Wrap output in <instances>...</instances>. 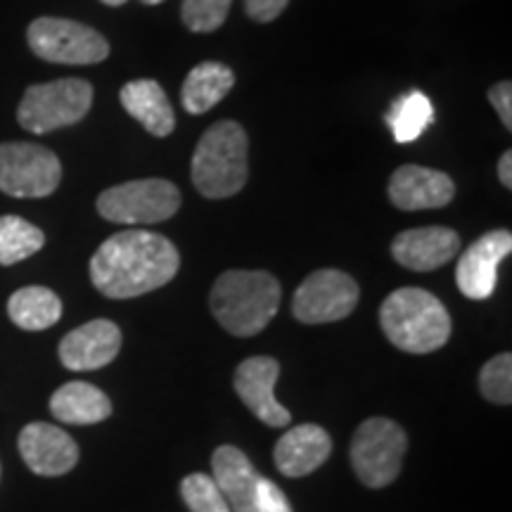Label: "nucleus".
Here are the masks:
<instances>
[{
	"label": "nucleus",
	"mask_w": 512,
	"mask_h": 512,
	"mask_svg": "<svg viewBox=\"0 0 512 512\" xmlns=\"http://www.w3.org/2000/svg\"><path fill=\"white\" fill-rule=\"evenodd\" d=\"M19 453L34 475L60 477L79 463V446L60 427L31 422L19 432Z\"/></svg>",
	"instance_id": "obj_12"
},
{
	"label": "nucleus",
	"mask_w": 512,
	"mask_h": 512,
	"mask_svg": "<svg viewBox=\"0 0 512 512\" xmlns=\"http://www.w3.org/2000/svg\"><path fill=\"white\" fill-rule=\"evenodd\" d=\"M119 100L124 110L157 138H166L174 133L176 114L166 98L164 88L155 79L128 81L119 91Z\"/></svg>",
	"instance_id": "obj_19"
},
{
	"label": "nucleus",
	"mask_w": 512,
	"mask_h": 512,
	"mask_svg": "<svg viewBox=\"0 0 512 512\" xmlns=\"http://www.w3.org/2000/svg\"><path fill=\"white\" fill-rule=\"evenodd\" d=\"M512 252L510 230H491L472 242L456 266L458 290L472 302H484L496 290L498 264Z\"/></svg>",
	"instance_id": "obj_11"
},
{
	"label": "nucleus",
	"mask_w": 512,
	"mask_h": 512,
	"mask_svg": "<svg viewBox=\"0 0 512 512\" xmlns=\"http://www.w3.org/2000/svg\"><path fill=\"white\" fill-rule=\"evenodd\" d=\"M233 0H183L181 17L192 34H211L226 22Z\"/></svg>",
	"instance_id": "obj_26"
},
{
	"label": "nucleus",
	"mask_w": 512,
	"mask_h": 512,
	"mask_svg": "<svg viewBox=\"0 0 512 512\" xmlns=\"http://www.w3.org/2000/svg\"><path fill=\"white\" fill-rule=\"evenodd\" d=\"M31 53L55 64H98L110 57V43L100 31L74 19L38 17L29 24Z\"/></svg>",
	"instance_id": "obj_8"
},
{
	"label": "nucleus",
	"mask_w": 512,
	"mask_h": 512,
	"mask_svg": "<svg viewBox=\"0 0 512 512\" xmlns=\"http://www.w3.org/2000/svg\"><path fill=\"white\" fill-rule=\"evenodd\" d=\"M460 252V235L444 226L403 230L392 242V256L403 268L427 273L448 264Z\"/></svg>",
	"instance_id": "obj_16"
},
{
	"label": "nucleus",
	"mask_w": 512,
	"mask_h": 512,
	"mask_svg": "<svg viewBox=\"0 0 512 512\" xmlns=\"http://www.w3.org/2000/svg\"><path fill=\"white\" fill-rule=\"evenodd\" d=\"M93 86L83 79H60L27 88L19 102L17 121L31 133L57 131L74 126L91 112Z\"/></svg>",
	"instance_id": "obj_5"
},
{
	"label": "nucleus",
	"mask_w": 512,
	"mask_h": 512,
	"mask_svg": "<svg viewBox=\"0 0 512 512\" xmlns=\"http://www.w3.org/2000/svg\"><path fill=\"white\" fill-rule=\"evenodd\" d=\"M145 5H159V3H164V0H143Z\"/></svg>",
	"instance_id": "obj_33"
},
{
	"label": "nucleus",
	"mask_w": 512,
	"mask_h": 512,
	"mask_svg": "<svg viewBox=\"0 0 512 512\" xmlns=\"http://www.w3.org/2000/svg\"><path fill=\"white\" fill-rule=\"evenodd\" d=\"M479 392L491 403L510 406L512 403V356L498 354L479 373Z\"/></svg>",
	"instance_id": "obj_27"
},
{
	"label": "nucleus",
	"mask_w": 512,
	"mask_h": 512,
	"mask_svg": "<svg viewBox=\"0 0 512 512\" xmlns=\"http://www.w3.org/2000/svg\"><path fill=\"white\" fill-rule=\"evenodd\" d=\"M254 503L256 512H292V505L283 494V489L273 479L266 477H259V482H256Z\"/></svg>",
	"instance_id": "obj_28"
},
{
	"label": "nucleus",
	"mask_w": 512,
	"mask_h": 512,
	"mask_svg": "<svg viewBox=\"0 0 512 512\" xmlns=\"http://www.w3.org/2000/svg\"><path fill=\"white\" fill-rule=\"evenodd\" d=\"M53 418L67 425H95L112 415V403L95 384L69 382L62 384L50 399Z\"/></svg>",
	"instance_id": "obj_20"
},
{
	"label": "nucleus",
	"mask_w": 512,
	"mask_h": 512,
	"mask_svg": "<svg viewBox=\"0 0 512 512\" xmlns=\"http://www.w3.org/2000/svg\"><path fill=\"white\" fill-rule=\"evenodd\" d=\"M121 349V330L107 318L91 320L60 342V361L67 370L86 373L110 366Z\"/></svg>",
	"instance_id": "obj_15"
},
{
	"label": "nucleus",
	"mask_w": 512,
	"mask_h": 512,
	"mask_svg": "<svg viewBox=\"0 0 512 512\" xmlns=\"http://www.w3.org/2000/svg\"><path fill=\"white\" fill-rule=\"evenodd\" d=\"M358 292L356 280L337 268H320L313 271L297 287L292 299V313L299 323L323 325L351 316L356 309Z\"/></svg>",
	"instance_id": "obj_10"
},
{
	"label": "nucleus",
	"mask_w": 512,
	"mask_h": 512,
	"mask_svg": "<svg viewBox=\"0 0 512 512\" xmlns=\"http://www.w3.org/2000/svg\"><path fill=\"white\" fill-rule=\"evenodd\" d=\"M498 178L505 188H512V152L505 150L503 157L498 159Z\"/></svg>",
	"instance_id": "obj_31"
},
{
	"label": "nucleus",
	"mask_w": 512,
	"mask_h": 512,
	"mask_svg": "<svg viewBox=\"0 0 512 512\" xmlns=\"http://www.w3.org/2000/svg\"><path fill=\"white\" fill-rule=\"evenodd\" d=\"M249 178V138L238 121L209 126L192 155V183L209 200L238 195Z\"/></svg>",
	"instance_id": "obj_4"
},
{
	"label": "nucleus",
	"mask_w": 512,
	"mask_h": 512,
	"mask_svg": "<svg viewBox=\"0 0 512 512\" xmlns=\"http://www.w3.org/2000/svg\"><path fill=\"white\" fill-rule=\"evenodd\" d=\"M408 437L401 425L389 418H368L351 439L349 458L354 472L370 489H382L399 477Z\"/></svg>",
	"instance_id": "obj_6"
},
{
	"label": "nucleus",
	"mask_w": 512,
	"mask_h": 512,
	"mask_svg": "<svg viewBox=\"0 0 512 512\" xmlns=\"http://www.w3.org/2000/svg\"><path fill=\"white\" fill-rule=\"evenodd\" d=\"M209 306L230 335L254 337L278 313L280 283L266 271H226L211 287Z\"/></svg>",
	"instance_id": "obj_2"
},
{
	"label": "nucleus",
	"mask_w": 512,
	"mask_h": 512,
	"mask_svg": "<svg viewBox=\"0 0 512 512\" xmlns=\"http://www.w3.org/2000/svg\"><path fill=\"white\" fill-rule=\"evenodd\" d=\"M100 3H105V5H112V8H119V5H126L128 0H100Z\"/></svg>",
	"instance_id": "obj_32"
},
{
	"label": "nucleus",
	"mask_w": 512,
	"mask_h": 512,
	"mask_svg": "<svg viewBox=\"0 0 512 512\" xmlns=\"http://www.w3.org/2000/svg\"><path fill=\"white\" fill-rule=\"evenodd\" d=\"M259 472L254 470L240 448L219 446L211 456V479L230 505V512H256V482Z\"/></svg>",
	"instance_id": "obj_18"
},
{
	"label": "nucleus",
	"mask_w": 512,
	"mask_h": 512,
	"mask_svg": "<svg viewBox=\"0 0 512 512\" xmlns=\"http://www.w3.org/2000/svg\"><path fill=\"white\" fill-rule=\"evenodd\" d=\"M489 102L496 107L498 117H501L503 126L512 128V83L510 81H501L496 86L489 88Z\"/></svg>",
	"instance_id": "obj_29"
},
{
	"label": "nucleus",
	"mask_w": 512,
	"mask_h": 512,
	"mask_svg": "<svg viewBox=\"0 0 512 512\" xmlns=\"http://www.w3.org/2000/svg\"><path fill=\"white\" fill-rule=\"evenodd\" d=\"M280 375L278 361L271 356H252L235 370L233 387L245 406L268 427H287L292 415L275 399L273 387Z\"/></svg>",
	"instance_id": "obj_13"
},
{
	"label": "nucleus",
	"mask_w": 512,
	"mask_h": 512,
	"mask_svg": "<svg viewBox=\"0 0 512 512\" xmlns=\"http://www.w3.org/2000/svg\"><path fill=\"white\" fill-rule=\"evenodd\" d=\"M290 0H245L247 17L254 22H273L275 17L283 15Z\"/></svg>",
	"instance_id": "obj_30"
},
{
	"label": "nucleus",
	"mask_w": 512,
	"mask_h": 512,
	"mask_svg": "<svg viewBox=\"0 0 512 512\" xmlns=\"http://www.w3.org/2000/svg\"><path fill=\"white\" fill-rule=\"evenodd\" d=\"M389 131L396 143H413L418 140L434 121L432 100L420 91H408L399 95L384 114Z\"/></svg>",
	"instance_id": "obj_23"
},
{
	"label": "nucleus",
	"mask_w": 512,
	"mask_h": 512,
	"mask_svg": "<svg viewBox=\"0 0 512 512\" xmlns=\"http://www.w3.org/2000/svg\"><path fill=\"white\" fill-rule=\"evenodd\" d=\"M332 453L330 434L320 425H297L280 437L275 444L273 458L280 475L285 477H306L316 472Z\"/></svg>",
	"instance_id": "obj_17"
},
{
	"label": "nucleus",
	"mask_w": 512,
	"mask_h": 512,
	"mask_svg": "<svg viewBox=\"0 0 512 512\" xmlns=\"http://www.w3.org/2000/svg\"><path fill=\"white\" fill-rule=\"evenodd\" d=\"M181 496L190 512H230V505L211 475L192 472L181 482Z\"/></svg>",
	"instance_id": "obj_25"
},
{
	"label": "nucleus",
	"mask_w": 512,
	"mask_h": 512,
	"mask_svg": "<svg viewBox=\"0 0 512 512\" xmlns=\"http://www.w3.org/2000/svg\"><path fill=\"white\" fill-rule=\"evenodd\" d=\"M380 325L389 342L406 354H432L451 337V316L432 292L401 287L380 306Z\"/></svg>",
	"instance_id": "obj_3"
},
{
	"label": "nucleus",
	"mask_w": 512,
	"mask_h": 512,
	"mask_svg": "<svg viewBox=\"0 0 512 512\" xmlns=\"http://www.w3.org/2000/svg\"><path fill=\"white\" fill-rule=\"evenodd\" d=\"M62 164L53 150L36 143L0 145V192L19 200H38L57 190Z\"/></svg>",
	"instance_id": "obj_9"
},
{
	"label": "nucleus",
	"mask_w": 512,
	"mask_h": 512,
	"mask_svg": "<svg viewBox=\"0 0 512 512\" xmlns=\"http://www.w3.org/2000/svg\"><path fill=\"white\" fill-rule=\"evenodd\" d=\"M181 256L174 242L152 230H121L91 259L95 290L110 299H133L155 292L176 278Z\"/></svg>",
	"instance_id": "obj_1"
},
{
	"label": "nucleus",
	"mask_w": 512,
	"mask_h": 512,
	"mask_svg": "<svg viewBox=\"0 0 512 512\" xmlns=\"http://www.w3.org/2000/svg\"><path fill=\"white\" fill-rule=\"evenodd\" d=\"M233 86V69L226 67L223 62H200L197 67L190 69L181 88V102L185 112L192 114V117L209 112L211 107L219 105L233 91Z\"/></svg>",
	"instance_id": "obj_21"
},
{
	"label": "nucleus",
	"mask_w": 512,
	"mask_h": 512,
	"mask_svg": "<svg viewBox=\"0 0 512 512\" xmlns=\"http://www.w3.org/2000/svg\"><path fill=\"white\" fill-rule=\"evenodd\" d=\"M387 195L396 209H441L456 197V183L444 171L418 164H403L389 178Z\"/></svg>",
	"instance_id": "obj_14"
},
{
	"label": "nucleus",
	"mask_w": 512,
	"mask_h": 512,
	"mask_svg": "<svg viewBox=\"0 0 512 512\" xmlns=\"http://www.w3.org/2000/svg\"><path fill=\"white\" fill-rule=\"evenodd\" d=\"M46 235L19 216H0V266H12L41 252Z\"/></svg>",
	"instance_id": "obj_24"
},
{
	"label": "nucleus",
	"mask_w": 512,
	"mask_h": 512,
	"mask_svg": "<svg viewBox=\"0 0 512 512\" xmlns=\"http://www.w3.org/2000/svg\"><path fill=\"white\" fill-rule=\"evenodd\" d=\"M8 316L22 330H48L62 318V302L48 287H22V290H17L10 297Z\"/></svg>",
	"instance_id": "obj_22"
},
{
	"label": "nucleus",
	"mask_w": 512,
	"mask_h": 512,
	"mask_svg": "<svg viewBox=\"0 0 512 512\" xmlns=\"http://www.w3.org/2000/svg\"><path fill=\"white\" fill-rule=\"evenodd\" d=\"M178 209H181V190L164 178H143V181L114 185L98 197L102 219L124 226L169 221Z\"/></svg>",
	"instance_id": "obj_7"
}]
</instances>
